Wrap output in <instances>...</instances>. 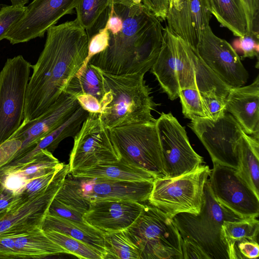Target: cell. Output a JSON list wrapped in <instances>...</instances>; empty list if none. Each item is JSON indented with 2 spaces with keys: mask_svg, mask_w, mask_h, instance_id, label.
<instances>
[{
  "mask_svg": "<svg viewBox=\"0 0 259 259\" xmlns=\"http://www.w3.org/2000/svg\"><path fill=\"white\" fill-rule=\"evenodd\" d=\"M42 229L44 231H55L79 240L101 252L105 258L103 233L88 224L80 225L47 213Z\"/></svg>",
  "mask_w": 259,
  "mask_h": 259,
  "instance_id": "obj_27",
  "label": "cell"
},
{
  "mask_svg": "<svg viewBox=\"0 0 259 259\" xmlns=\"http://www.w3.org/2000/svg\"><path fill=\"white\" fill-rule=\"evenodd\" d=\"M6 174L3 175V176L0 177V196L2 194V193L3 192L4 190V186L3 184L4 179V177L5 176ZM6 213H0V220L5 215Z\"/></svg>",
  "mask_w": 259,
  "mask_h": 259,
  "instance_id": "obj_50",
  "label": "cell"
},
{
  "mask_svg": "<svg viewBox=\"0 0 259 259\" xmlns=\"http://www.w3.org/2000/svg\"><path fill=\"white\" fill-rule=\"evenodd\" d=\"M138 248L140 259H183L182 238L172 218L144 205L135 222L125 230Z\"/></svg>",
  "mask_w": 259,
  "mask_h": 259,
  "instance_id": "obj_5",
  "label": "cell"
},
{
  "mask_svg": "<svg viewBox=\"0 0 259 259\" xmlns=\"http://www.w3.org/2000/svg\"><path fill=\"white\" fill-rule=\"evenodd\" d=\"M207 66L230 88L243 86L249 74L233 47L217 36L209 26L196 49Z\"/></svg>",
  "mask_w": 259,
  "mask_h": 259,
  "instance_id": "obj_14",
  "label": "cell"
},
{
  "mask_svg": "<svg viewBox=\"0 0 259 259\" xmlns=\"http://www.w3.org/2000/svg\"><path fill=\"white\" fill-rule=\"evenodd\" d=\"M208 10L222 26L241 37L248 33V23L241 0H206Z\"/></svg>",
  "mask_w": 259,
  "mask_h": 259,
  "instance_id": "obj_29",
  "label": "cell"
},
{
  "mask_svg": "<svg viewBox=\"0 0 259 259\" xmlns=\"http://www.w3.org/2000/svg\"><path fill=\"white\" fill-rule=\"evenodd\" d=\"M53 241L64 248L68 254L79 258L104 259L103 253L86 243L67 235L55 231H45Z\"/></svg>",
  "mask_w": 259,
  "mask_h": 259,
  "instance_id": "obj_34",
  "label": "cell"
},
{
  "mask_svg": "<svg viewBox=\"0 0 259 259\" xmlns=\"http://www.w3.org/2000/svg\"><path fill=\"white\" fill-rule=\"evenodd\" d=\"M189 126L207 150L213 164L239 169V145L244 132L231 114L226 112L215 121L195 117Z\"/></svg>",
  "mask_w": 259,
  "mask_h": 259,
  "instance_id": "obj_9",
  "label": "cell"
},
{
  "mask_svg": "<svg viewBox=\"0 0 259 259\" xmlns=\"http://www.w3.org/2000/svg\"><path fill=\"white\" fill-rule=\"evenodd\" d=\"M208 181L213 196L220 204L241 218H258L259 196L237 169L214 163Z\"/></svg>",
  "mask_w": 259,
  "mask_h": 259,
  "instance_id": "obj_13",
  "label": "cell"
},
{
  "mask_svg": "<svg viewBox=\"0 0 259 259\" xmlns=\"http://www.w3.org/2000/svg\"><path fill=\"white\" fill-rule=\"evenodd\" d=\"M99 70L105 91L99 116L106 127L156 120L151 112L158 104L151 96L152 89L146 83L145 73L114 75Z\"/></svg>",
  "mask_w": 259,
  "mask_h": 259,
  "instance_id": "obj_3",
  "label": "cell"
},
{
  "mask_svg": "<svg viewBox=\"0 0 259 259\" xmlns=\"http://www.w3.org/2000/svg\"><path fill=\"white\" fill-rule=\"evenodd\" d=\"M17 233L6 231L0 233V258H19L15 247Z\"/></svg>",
  "mask_w": 259,
  "mask_h": 259,
  "instance_id": "obj_42",
  "label": "cell"
},
{
  "mask_svg": "<svg viewBox=\"0 0 259 259\" xmlns=\"http://www.w3.org/2000/svg\"><path fill=\"white\" fill-rule=\"evenodd\" d=\"M88 115L89 112L80 105L67 120L40 140L33 149L19 158L12 161V163L16 165L26 162L43 149L52 153L64 139L69 137H74Z\"/></svg>",
  "mask_w": 259,
  "mask_h": 259,
  "instance_id": "obj_28",
  "label": "cell"
},
{
  "mask_svg": "<svg viewBox=\"0 0 259 259\" xmlns=\"http://www.w3.org/2000/svg\"><path fill=\"white\" fill-rule=\"evenodd\" d=\"M86 30L76 19L50 27L44 48L28 83L23 121L44 113L65 92L82 67L88 52Z\"/></svg>",
  "mask_w": 259,
  "mask_h": 259,
  "instance_id": "obj_2",
  "label": "cell"
},
{
  "mask_svg": "<svg viewBox=\"0 0 259 259\" xmlns=\"http://www.w3.org/2000/svg\"><path fill=\"white\" fill-rule=\"evenodd\" d=\"M114 3L123 5L137 4L142 3V0H112Z\"/></svg>",
  "mask_w": 259,
  "mask_h": 259,
  "instance_id": "obj_49",
  "label": "cell"
},
{
  "mask_svg": "<svg viewBox=\"0 0 259 259\" xmlns=\"http://www.w3.org/2000/svg\"><path fill=\"white\" fill-rule=\"evenodd\" d=\"M211 15L206 0H173L165 19L170 30L196 50Z\"/></svg>",
  "mask_w": 259,
  "mask_h": 259,
  "instance_id": "obj_18",
  "label": "cell"
},
{
  "mask_svg": "<svg viewBox=\"0 0 259 259\" xmlns=\"http://www.w3.org/2000/svg\"><path fill=\"white\" fill-rule=\"evenodd\" d=\"M258 138L243 133L239 149L238 174L259 196V142Z\"/></svg>",
  "mask_w": 259,
  "mask_h": 259,
  "instance_id": "obj_30",
  "label": "cell"
},
{
  "mask_svg": "<svg viewBox=\"0 0 259 259\" xmlns=\"http://www.w3.org/2000/svg\"><path fill=\"white\" fill-rule=\"evenodd\" d=\"M156 124L166 178L190 172L204 161L191 147L185 128L169 112H162Z\"/></svg>",
  "mask_w": 259,
  "mask_h": 259,
  "instance_id": "obj_11",
  "label": "cell"
},
{
  "mask_svg": "<svg viewBox=\"0 0 259 259\" xmlns=\"http://www.w3.org/2000/svg\"><path fill=\"white\" fill-rule=\"evenodd\" d=\"M69 164L62 163L54 178L41 192L20 198L0 220V233L6 231L24 233L41 227L49 206L69 174Z\"/></svg>",
  "mask_w": 259,
  "mask_h": 259,
  "instance_id": "obj_12",
  "label": "cell"
},
{
  "mask_svg": "<svg viewBox=\"0 0 259 259\" xmlns=\"http://www.w3.org/2000/svg\"><path fill=\"white\" fill-rule=\"evenodd\" d=\"M61 164L52 152L41 150L26 162L16 165L11 163L4 177V188L14 195H19L30 180L56 170Z\"/></svg>",
  "mask_w": 259,
  "mask_h": 259,
  "instance_id": "obj_22",
  "label": "cell"
},
{
  "mask_svg": "<svg viewBox=\"0 0 259 259\" xmlns=\"http://www.w3.org/2000/svg\"><path fill=\"white\" fill-rule=\"evenodd\" d=\"M73 178H65L53 198L48 213L80 225H87L83 215L89 208L90 201L81 194L78 179Z\"/></svg>",
  "mask_w": 259,
  "mask_h": 259,
  "instance_id": "obj_23",
  "label": "cell"
},
{
  "mask_svg": "<svg viewBox=\"0 0 259 259\" xmlns=\"http://www.w3.org/2000/svg\"><path fill=\"white\" fill-rule=\"evenodd\" d=\"M12 5H23L27 4L29 0H10Z\"/></svg>",
  "mask_w": 259,
  "mask_h": 259,
  "instance_id": "obj_51",
  "label": "cell"
},
{
  "mask_svg": "<svg viewBox=\"0 0 259 259\" xmlns=\"http://www.w3.org/2000/svg\"><path fill=\"white\" fill-rule=\"evenodd\" d=\"M105 259H140L138 248L131 240L125 230L103 234Z\"/></svg>",
  "mask_w": 259,
  "mask_h": 259,
  "instance_id": "obj_32",
  "label": "cell"
},
{
  "mask_svg": "<svg viewBox=\"0 0 259 259\" xmlns=\"http://www.w3.org/2000/svg\"><path fill=\"white\" fill-rule=\"evenodd\" d=\"M58 169L54 171L30 180L21 190L19 195L24 197H28L41 192L52 181Z\"/></svg>",
  "mask_w": 259,
  "mask_h": 259,
  "instance_id": "obj_41",
  "label": "cell"
},
{
  "mask_svg": "<svg viewBox=\"0 0 259 259\" xmlns=\"http://www.w3.org/2000/svg\"><path fill=\"white\" fill-rule=\"evenodd\" d=\"M163 35L161 49L150 70L163 92L170 100H174L179 97V94L176 76L175 34L166 26L163 28Z\"/></svg>",
  "mask_w": 259,
  "mask_h": 259,
  "instance_id": "obj_24",
  "label": "cell"
},
{
  "mask_svg": "<svg viewBox=\"0 0 259 259\" xmlns=\"http://www.w3.org/2000/svg\"><path fill=\"white\" fill-rule=\"evenodd\" d=\"M21 145L22 142L15 138H9L0 144V167L12 161Z\"/></svg>",
  "mask_w": 259,
  "mask_h": 259,
  "instance_id": "obj_43",
  "label": "cell"
},
{
  "mask_svg": "<svg viewBox=\"0 0 259 259\" xmlns=\"http://www.w3.org/2000/svg\"><path fill=\"white\" fill-rule=\"evenodd\" d=\"M210 172L208 166L202 164L178 177L157 178L148 200L171 218L182 212L198 214Z\"/></svg>",
  "mask_w": 259,
  "mask_h": 259,
  "instance_id": "obj_6",
  "label": "cell"
},
{
  "mask_svg": "<svg viewBox=\"0 0 259 259\" xmlns=\"http://www.w3.org/2000/svg\"><path fill=\"white\" fill-rule=\"evenodd\" d=\"M172 1H173V0H169V2H170Z\"/></svg>",
  "mask_w": 259,
  "mask_h": 259,
  "instance_id": "obj_53",
  "label": "cell"
},
{
  "mask_svg": "<svg viewBox=\"0 0 259 259\" xmlns=\"http://www.w3.org/2000/svg\"><path fill=\"white\" fill-rule=\"evenodd\" d=\"M175 47L179 91L193 89L200 93H214L226 98L231 88L207 66L196 51L176 34Z\"/></svg>",
  "mask_w": 259,
  "mask_h": 259,
  "instance_id": "obj_16",
  "label": "cell"
},
{
  "mask_svg": "<svg viewBox=\"0 0 259 259\" xmlns=\"http://www.w3.org/2000/svg\"><path fill=\"white\" fill-rule=\"evenodd\" d=\"M64 93L75 97L83 94L91 95L101 105L105 91L99 69L88 62L70 81Z\"/></svg>",
  "mask_w": 259,
  "mask_h": 259,
  "instance_id": "obj_31",
  "label": "cell"
},
{
  "mask_svg": "<svg viewBox=\"0 0 259 259\" xmlns=\"http://www.w3.org/2000/svg\"><path fill=\"white\" fill-rule=\"evenodd\" d=\"M99 114L89 113L74 136L73 146L69 156V173L120 159L109 130L101 121Z\"/></svg>",
  "mask_w": 259,
  "mask_h": 259,
  "instance_id": "obj_10",
  "label": "cell"
},
{
  "mask_svg": "<svg viewBox=\"0 0 259 259\" xmlns=\"http://www.w3.org/2000/svg\"><path fill=\"white\" fill-rule=\"evenodd\" d=\"M11 166V163H8L0 167V177L4 175Z\"/></svg>",
  "mask_w": 259,
  "mask_h": 259,
  "instance_id": "obj_52",
  "label": "cell"
},
{
  "mask_svg": "<svg viewBox=\"0 0 259 259\" xmlns=\"http://www.w3.org/2000/svg\"><path fill=\"white\" fill-rule=\"evenodd\" d=\"M79 0H33L22 18L11 28L5 39L12 45L43 37L63 16L71 14Z\"/></svg>",
  "mask_w": 259,
  "mask_h": 259,
  "instance_id": "obj_15",
  "label": "cell"
},
{
  "mask_svg": "<svg viewBox=\"0 0 259 259\" xmlns=\"http://www.w3.org/2000/svg\"><path fill=\"white\" fill-rule=\"evenodd\" d=\"M20 195H14L5 189L0 196V213L7 212L10 207L20 198Z\"/></svg>",
  "mask_w": 259,
  "mask_h": 259,
  "instance_id": "obj_48",
  "label": "cell"
},
{
  "mask_svg": "<svg viewBox=\"0 0 259 259\" xmlns=\"http://www.w3.org/2000/svg\"><path fill=\"white\" fill-rule=\"evenodd\" d=\"M76 98L80 106L89 113H100L102 109L101 103L94 96L83 94Z\"/></svg>",
  "mask_w": 259,
  "mask_h": 259,
  "instance_id": "obj_47",
  "label": "cell"
},
{
  "mask_svg": "<svg viewBox=\"0 0 259 259\" xmlns=\"http://www.w3.org/2000/svg\"><path fill=\"white\" fill-rule=\"evenodd\" d=\"M246 12L248 33L258 35L259 0H241Z\"/></svg>",
  "mask_w": 259,
  "mask_h": 259,
  "instance_id": "obj_44",
  "label": "cell"
},
{
  "mask_svg": "<svg viewBox=\"0 0 259 259\" xmlns=\"http://www.w3.org/2000/svg\"><path fill=\"white\" fill-rule=\"evenodd\" d=\"M200 95L207 118L215 121L225 114L226 98L214 93H200Z\"/></svg>",
  "mask_w": 259,
  "mask_h": 259,
  "instance_id": "obj_38",
  "label": "cell"
},
{
  "mask_svg": "<svg viewBox=\"0 0 259 259\" xmlns=\"http://www.w3.org/2000/svg\"><path fill=\"white\" fill-rule=\"evenodd\" d=\"M234 42V46L243 53V58H258V35L252 33H247Z\"/></svg>",
  "mask_w": 259,
  "mask_h": 259,
  "instance_id": "obj_40",
  "label": "cell"
},
{
  "mask_svg": "<svg viewBox=\"0 0 259 259\" xmlns=\"http://www.w3.org/2000/svg\"><path fill=\"white\" fill-rule=\"evenodd\" d=\"M259 255L257 240L245 238L235 242L229 250V259L257 258Z\"/></svg>",
  "mask_w": 259,
  "mask_h": 259,
  "instance_id": "obj_39",
  "label": "cell"
},
{
  "mask_svg": "<svg viewBox=\"0 0 259 259\" xmlns=\"http://www.w3.org/2000/svg\"><path fill=\"white\" fill-rule=\"evenodd\" d=\"M183 259H209L208 255L192 242L182 239Z\"/></svg>",
  "mask_w": 259,
  "mask_h": 259,
  "instance_id": "obj_46",
  "label": "cell"
},
{
  "mask_svg": "<svg viewBox=\"0 0 259 259\" xmlns=\"http://www.w3.org/2000/svg\"><path fill=\"white\" fill-rule=\"evenodd\" d=\"M15 247L19 258H42L67 253L62 247L51 240L41 227L24 233H17Z\"/></svg>",
  "mask_w": 259,
  "mask_h": 259,
  "instance_id": "obj_26",
  "label": "cell"
},
{
  "mask_svg": "<svg viewBox=\"0 0 259 259\" xmlns=\"http://www.w3.org/2000/svg\"><path fill=\"white\" fill-rule=\"evenodd\" d=\"M74 178L104 179L128 181H154L157 177L152 174L126 163L121 159L99 164L90 168L70 172Z\"/></svg>",
  "mask_w": 259,
  "mask_h": 259,
  "instance_id": "obj_25",
  "label": "cell"
},
{
  "mask_svg": "<svg viewBox=\"0 0 259 259\" xmlns=\"http://www.w3.org/2000/svg\"><path fill=\"white\" fill-rule=\"evenodd\" d=\"M82 195L89 201L112 198L143 202L148 200L153 181L78 178Z\"/></svg>",
  "mask_w": 259,
  "mask_h": 259,
  "instance_id": "obj_20",
  "label": "cell"
},
{
  "mask_svg": "<svg viewBox=\"0 0 259 259\" xmlns=\"http://www.w3.org/2000/svg\"><path fill=\"white\" fill-rule=\"evenodd\" d=\"M111 1L112 0H79L75 8L76 20L85 30L90 29Z\"/></svg>",
  "mask_w": 259,
  "mask_h": 259,
  "instance_id": "obj_35",
  "label": "cell"
},
{
  "mask_svg": "<svg viewBox=\"0 0 259 259\" xmlns=\"http://www.w3.org/2000/svg\"><path fill=\"white\" fill-rule=\"evenodd\" d=\"M79 106L75 96L64 93L40 116L32 120L22 122L10 138L22 142L20 149L12 161L33 149L40 140L67 120Z\"/></svg>",
  "mask_w": 259,
  "mask_h": 259,
  "instance_id": "obj_17",
  "label": "cell"
},
{
  "mask_svg": "<svg viewBox=\"0 0 259 259\" xmlns=\"http://www.w3.org/2000/svg\"><path fill=\"white\" fill-rule=\"evenodd\" d=\"M142 2L159 20H165L169 0H142Z\"/></svg>",
  "mask_w": 259,
  "mask_h": 259,
  "instance_id": "obj_45",
  "label": "cell"
},
{
  "mask_svg": "<svg viewBox=\"0 0 259 259\" xmlns=\"http://www.w3.org/2000/svg\"><path fill=\"white\" fill-rule=\"evenodd\" d=\"M108 45L89 62L114 75L146 73L161 49L163 28L142 3L123 5L111 2L102 13Z\"/></svg>",
  "mask_w": 259,
  "mask_h": 259,
  "instance_id": "obj_1",
  "label": "cell"
},
{
  "mask_svg": "<svg viewBox=\"0 0 259 259\" xmlns=\"http://www.w3.org/2000/svg\"><path fill=\"white\" fill-rule=\"evenodd\" d=\"M172 219L182 239L188 240L198 246L209 259H229L222 227L225 221L243 218L215 200L207 180L204 186L199 213L182 212Z\"/></svg>",
  "mask_w": 259,
  "mask_h": 259,
  "instance_id": "obj_4",
  "label": "cell"
},
{
  "mask_svg": "<svg viewBox=\"0 0 259 259\" xmlns=\"http://www.w3.org/2000/svg\"><path fill=\"white\" fill-rule=\"evenodd\" d=\"M226 111L246 134L259 139V75L249 85L230 88Z\"/></svg>",
  "mask_w": 259,
  "mask_h": 259,
  "instance_id": "obj_21",
  "label": "cell"
},
{
  "mask_svg": "<svg viewBox=\"0 0 259 259\" xmlns=\"http://www.w3.org/2000/svg\"><path fill=\"white\" fill-rule=\"evenodd\" d=\"M89 201L83 220L103 234L127 229L144 207L141 203L118 199H95Z\"/></svg>",
  "mask_w": 259,
  "mask_h": 259,
  "instance_id": "obj_19",
  "label": "cell"
},
{
  "mask_svg": "<svg viewBox=\"0 0 259 259\" xmlns=\"http://www.w3.org/2000/svg\"><path fill=\"white\" fill-rule=\"evenodd\" d=\"M259 222L256 218L225 221L222 233L229 250L236 241L245 239L257 240Z\"/></svg>",
  "mask_w": 259,
  "mask_h": 259,
  "instance_id": "obj_33",
  "label": "cell"
},
{
  "mask_svg": "<svg viewBox=\"0 0 259 259\" xmlns=\"http://www.w3.org/2000/svg\"><path fill=\"white\" fill-rule=\"evenodd\" d=\"M31 66L18 55L7 59L0 71V144L9 139L23 121Z\"/></svg>",
  "mask_w": 259,
  "mask_h": 259,
  "instance_id": "obj_8",
  "label": "cell"
},
{
  "mask_svg": "<svg viewBox=\"0 0 259 259\" xmlns=\"http://www.w3.org/2000/svg\"><path fill=\"white\" fill-rule=\"evenodd\" d=\"M26 6L4 5L0 8V41L5 38L11 28L22 18Z\"/></svg>",
  "mask_w": 259,
  "mask_h": 259,
  "instance_id": "obj_37",
  "label": "cell"
},
{
  "mask_svg": "<svg viewBox=\"0 0 259 259\" xmlns=\"http://www.w3.org/2000/svg\"><path fill=\"white\" fill-rule=\"evenodd\" d=\"M156 121L109 130L120 159L157 178H166Z\"/></svg>",
  "mask_w": 259,
  "mask_h": 259,
  "instance_id": "obj_7",
  "label": "cell"
},
{
  "mask_svg": "<svg viewBox=\"0 0 259 259\" xmlns=\"http://www.w3.org/2000/svg\"><path fill=\"white\" fill-rule=\"evenodd\" d=\"M179 97L185 117L190 120L195 117H207L199 91L193 89H181Z\"/></svg>",
  "mask_w": 259,
  "mask_h": 259,
  "instance_id": "obj_36",
  "label": "cell"
}]
</instances>
